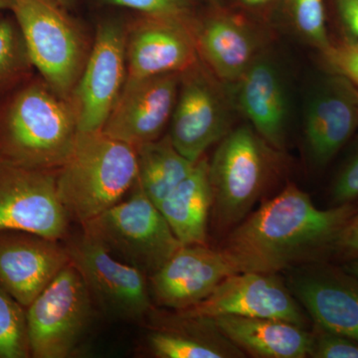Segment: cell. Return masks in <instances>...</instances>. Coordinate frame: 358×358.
<instances>
[{
    "mask_svg": "<svg viewBox=\"0 0 358 358\" xmlns=\"http://www.w3.org/2000/svg\"><path fill=\"white\" fill-rule=\"evenodd\" d=\"M333 2L345 35L358 39V0H333Z\"/></svg>",
    "mask_w": 358,
    "mask_h": 358,
    "instance_id": "33",
    "label": "cell"
},
{
    "mask_svg": "<svg viewBox=\"0 0 358 358\" xmlns=\"http://www.w3.org/2000/svg\"><path fill=\"white\" fill-rule=\"evenodd\" d=\"M240 273L221 249L207 245H183L150 275V296L157 305L178 310L203 301L223 280Z\"/></svg>",
    "mask_w": 358,
    "mask_h": 358,
    "instance_id": "15",
    "label": "cell"
},
{
    "mask_svg": "<svg viewBox=\"0 0 358 358\" xmlns=\"http://www.w3.org/2000/svg\"><path fill=\"white\" fill-rule=\"evenodd\" d=\"M28 357L27 308L0 287V358Z\"/></svg>",
    "mask_w": 358,
    "mask_h": 358,
    "instance_id": "26",
    "label": "cell"
},
{
    "mask_svg": "<svg viewBox=\"0 0 358 358\" xmlns=\"http://www.w3.org/2000/svg\"><path fill=\"white\" fill-rule=\"evenodd\" d=\"M33 67L59 95L70 98L84 69L75 26L51 0H14L13 8Z\"/></svg>",
    "mask_w": 358,
    "mask_h": 358,
    "instance_id": "7",
    "label": "cell"
},
{
    "mask_svg": "<svg viewBox=\"0 0 358 358\" xmlns=\"http://www.w3.org/2000/svg\"><path fill=\"white\" fill-rule=\"evenodd\" d=\"M136 150L101 131H79L72 152L56 171L61 203L81 224L119 203L138 180Z\"/></svg>",
    "mask_w": 358,
    "mask_h": 358,
    "instance_id": "3",
    "label": "cell"
},
{
    "mask_svg": "<svg viewBox=\"0 0 358 358\" xmlns=\"http://www.w3.org/2000/svg\"><path fill=\"white\" fill-rule=\"evenodd\" d=\"M127 78L183 73L197 64L194 26L188 21L145 16L126 32Z\"/></svg>",
    "mask_w": 358,
    "mask_h": 358,
    "instance_id": "17",
    "label": "cell"
},
{
    "mask_svg": "<svg viewBox=\"0 0 358 358\" xmlns=\"http://www.w3.org/2000/svg\"><path fill=\"white\" fill-rule=\"evenodd\" d=\"M331 197L336 205L350 203L358 199V136L352 155L336 176Z\"/></svg>",
    "mask_w": 358,
    "mask_h": 358,
    "instance_id": "31",
    "label": "cell"
},
{
    "mask_svg": "<svg viewBox=\"0 0 358 358\" xmlns=\"http://www.w3.org/2000/svg\"><path fill=\"white\" fill-rule=\"evenodd\" d=\"M358 131V89L341 75L327 72L308 96L303 134L313 164L324 166Z\"/></svg>",
    "mask_w": 358,
    "mask_h": 358,
    "instance_id": "14",
    "label": "cell"
},
{
    "mask_svg": "<svg viewBox=\"0 0 358 358\" xmlns=\"http://www.w3.org/2000/svg\"><path fill=\"white\" fill-rule=\"evenodd\" d=\"M14 0H0V13L13 8Z\"/></svg>",
    "mask_w": 358,
    "mask_h": 358,
    "instance_id": "36",
    "label": "cell"
},
{
    "mask_svg": "<svg viewBox=\"0 0 358 358\" xmlns=\"http://www.w3.org/2000/svg\"><path fill=\"white\" fill-rule=\"evenodd\" d=\"M69 263L65 245L57 240L0 231V287L26 308Z\"/></svg>",
    "mask_w": 358,
    "mask_h": 358,
    "instance_id": "18",
    "label": "cell"
},
{
    "mask_svg": "<svg viewBox=\"0 0 358 358\" xmlns=\"http://www.w3.org/2000/svg\"><path fill=\"white\" fill-rule=\"evenodd\" d=\"M136 187L128 200L119 202L82 226L85 233L120 260L150 275L183 245L138 181Z\"/></svg>",
    "mask_w": 358,
    "mask_h": 358,
    "instance_id": "5",
    "label": "cell"
},
{
    "mask_svg": "<svg viewBox=\"0 0 358 358\" xmlns=\"http://www.w3.org/2000/svg\"><path fill=\"white\" fill-rule=\"evenodd\" d=\"M194 34L199 57L222 83H236L261 54L258 35L229 14L211 16Z\"/></svg>",
    "mask_w": 358,
    "mask_h": 358,
    "instance_id": "20",
    "label": "cell"
},
{
    "mask_svg": "<svg viewBox=\"0 0 358 358\" xmlns=\"http://www.w3.org/2000/svg\"><path fill=\"white\" fill-rule=\"evenodd\" d=\"M136 150L138 162L136 181L157 207L189 176L196 164L176 150L169 136Z\"/></svg>",
    "mask_w": 358,
    "mask_h": 358,
    "instance_id": "24",
    "label": "cell"
},
{
    "mask_svg": "<svg viewBox=\"0 0 358 358\" xmlns=\"http://www.w3.org/2000/svg\"><path fill=\"white\" fill-rule=\"evenodd\" d=\"M94 306L109 319L140 322L152 308L147 275L120 260L84 231L65 244Z\"/></svg>",
    "mask_w": 358,
    "mask_h": 358,
    "instance_id": "8",
    "label": "cell"
},
{
    "mask_svg": "<svg viewBox=\"0 0 358 358\" xmlns=\"http://www.w3.org/2000/svg\"><path fill=\"white\" fill-rule=\"evenodd\" d=\"M274 273L240 272L229 275L206 299L178 310L183 317L214 319L220 315L285 320L301 327L307 317L281 277Z\"/></svg>",
    "mask_w": 358,
    "mask_h": 358,
    "instance_id": "11",
    "label": "cell"
},
{
    "mask_svg": "<svg viewBox=\"0 0 358 358\" xmlns=\"http://www.w3.org/2000/svg\"><path fill=\"white\" fill-rule=\"evenodd\" d=\"M230 131L231 101L215 76L199 64L181 73L169 134L176 150L197 162Z\"/></svg>",
    "mask_w": 358,
    "mask_h": 358,
    "instance_id": "10",
    "label": "cell"
},
{
    "mask_svg": "<svg viewBox=\"0 0 358 358\" xmlns=\"http://www.w3.org/2000/svg\"><path fill=\"white\" fill-rule=\"evenodd\" d=\"M320 53L327 72L345 77L358 89V39L345 35Z\"/></svg>",
    "mask_w": 358,
    "mask_h": 358,
    "instance_id": "28",
    "label": "cell"
},
{
    "mask_svg": "<svg viewBox=\"0 0 358 358\" xmlns=\"http://www.w3.org/2000/svg\"><path fill=\"white\" fill-rule=\"evenodd\" d=\"M94 308L83 278L70 262L27 308L31 357L72 355L91 326Z\"/></svg>",
    "mask_w": 358,
    "mask_h": 358,
    "instance_id": "6",
    "label": "cell"
},
{
    "mask_svg": "<svg viewBox=\"0 0 358 358\" xmlns=\"http://www.w3.org/2000/svg\"><path fill=\"white\" fill-rule=\"evenodd\" d=\"M343 268H345V271H348V273H350V274L358 278V259L357 260H352L346 263V265Z\"/></svg>",
    "mask_w": 358,
    "mask_h": 358,
    "instance_id": "35",
    "label": "cell"
},
{
    "mask_svg": "<svg viewBox=\"0 0 358 358\" xmlns=\"http://www.w3.org/2000/svg\"><path fill=\"white\" fill-rule=\"evenodd\" d=\"M178 327L155 331L148 346L159 358H233L245 353L226 338L215 322L204 317H183L176 313Z\"/></svg>",
    "mask_w": 358,
    "mask_h": 358,
    "instance_id": "23",
    "label": "cell"
},
{
    "mask_svg": "<svg viewBox=\"0 0 358 358\" xmlns=\"http://www.w3.org/2000/svg\"><path fill=\"white\" fill-rule=\"evenodd\" d=\"M240 1L245 6L256 8V7L267 6V4L274 1V0H240Z\"/></svg>",
    "mask_w": 358,
    "mask_h": 358,
    "instance_id": "34",
    "label": "cell"
},
{
    "mask_svg": "<svg viewBox=\"0 0 358 358\" xmlns=\"http://www.w3.org/2000/svg\"><path fill=\"white\" fill-rule=\"evenodd\" d=\"M288 8L294 29L306 41L320 52L331 44L324 0H288Z\"/></svg>",
    "mask_w": 358,
    "mask_h": 358,
    "instance_id": "27",
    "label": "cell"
},
{
    "mask_svg": "<svg viewBox=\"0 0 358 358\" xmlns=\"http://www.w3.org/2000/svg\"><path fill=\"white\" fill-rule=\"evenodd\" d=\"M288 287L315 324L358 343V278L317 262L291 268Z\"/></svg>",
    "mask_w": 358,
    "mask_h": 358,
    "instance_id": "16",
    "label": "cell"
},
{
    "mask_svg": "<svg viewBox=\"0 0 358 358\" xmlns=\"http://www.w3.org/2000/svg\"><path fill=\"white\" fill-rule=\"evenodd\" d=\"M110 6L140 11L145 16L192 22L193 0H103Z\"/></svg>",
    "mask_w": 358,
    "mask_h": 358,
    "instance_id": "29",
    "label": "cell"
},
{
    "mask_svg": "<svg viewBox=\"0 0 358 358\" xmlns=\"http://www.w3.org/2000/svg\"><path fill=\"white\" fill-rule=\"evenodd\" d=\"M212 208L209 162L202 157L194 169L159 205L171 230L182 245H206Z\"/></svg>",
    "mask_w": 358,
    "mask_h": 358,
    "instance_id": "22",
    "label": "cell"
},
{
    "mask_svg": "<svg viewBox=\"0 0 358 358\" xmlns=\"http://www.w3.org/2000/svg\"><path fill=\"white\" fill-rule=\"evenodd\" d=\"M33 68L15 18L0 20V95L31 76Z\"/></svg>",
    "mask_w": 358,
    "mask_h": 358,
    "instance_id": "25",
    "label": "cell"
},
{
    "mask_svg": "<svg viewBox=\"0 0 358 358\" xmlns=\"http://www.w3.org/2000/svg\"><path fill=\"white\" fill-rule=\"evenodd\" d=\"M221 333L246 355L258 358H306L313 334L285 320L220 315L211 319Z\"/></svg>",
    "mask_w": 358,
    "mask_h": 358,
    "instance_id": "21",
    "label": "cell"
},
{
    "mask_svg": "<svg viewBox=\"0 0 358 358\" xmlns=\"http://www.w3.org/2000/svg\"><path fill=\"white\" fill-rule=\"evenodd\" d=\"M313 343L310 357L358 358V343L350 338L327 331L317 324L312 331Z\"/></svg>",
    "mask_w": 358,
    "mask_h": 358,
    "instance_id": "30",
    "label": "cell"
},
{
    "mask_svg": "<svg viewBox=\"0 0 358 358\" xmlns=\"http://www.w3.org/2000/svg\"><path fill=\"white\" fill-rule=\"evenodd\" d=\"M180 80L181 73L127 78L103 133L134 148L159 140L171 122Z\"/></svg>",
    "mask_w": 358,
    "mask_h": 358,
    "instance_id": "13",
    "label": "cell"
},
{
    "mask_svg": "<svg viewBox=\"0 0 358 358\" xmlns=\"http://www.w3.org/2000/svg\"><path fill=\"white\" fill-rule=\"evenodd\" d=\"M331 253L338 258L350 261L358 259V204L357 210L341 231L334 241Z\"/></svg>",
    "mask_w": 358,
    "mask_h": 358,
    "instance_id": "32",
    "label": "cell"
},
{
    "mask_svg": "<svg viewBox=\"0 0 358 358\" xmlns=\"http://www.w3.org/2000/svg\"><path fill=\"white\" fill-rule=\"evenodd\" d=\"M127 80L126 32L114 21L99 26L74 90L79 131H101Z\"/></svg>",
    "mask_w": 358,
    "mask_h": 358,
    "instance_id": "12",
    "label": "cell"
},
{
    "mask_svg": "<svg viewBox=\"0 0 358 358\" xmlns=\"http://www.w3.org/2000/svg\"><path fill=\"white\" fill-rule=\"evenodd\" d=\"M69 223L58 197L56 171L0 160V231H26L61 241Z\"/></svg>",
    "mask_w": 358,
    "mask_h": 358,
    "instance_id": "9",
    "label": "cell"
},
{
    "mask_svg": "<svg viewBox=\"0 0 358 358\" xmlns=\"http://www.w3.org/2000/svg\"><path fill=\"white\" fill-rule=\"evenodd\" d=\"M79 133L74 101L40 78L28 77L0 95V160L57 171Z\"/></svg>",
    "mask_w": 358,
    "mask_h": 358,
    "instance_id": "2",
    "label": "cell"
},
{
    "mask_svg": "<svg viewBox=\"0 0 358 358\" xmlns=\"http://www.w3.org/2000/svg\"><path fill=\"white\" fill-rule=\"evenodd\" d=\"M280 150L251 124H242L219 141L209 162L214 228L226 236L251 213L279 171Z\"/></svg>",
    "mask_w": 358,
    "mask_h": 358,
    "instance_id": "4",
    "label": "cell"
},
{
    "mask_svg": "<svg viewBox=\"0 0 358 358\" xmlns=\"http://www.w3.org/2000/svg\"><path fill=\"white\" fill-rule=\"evenodd\" d=\"M357 203L322 210L289 185L224 236L220 248L240 272L274 273L320 262L357 210Z\"/></svg>",
    "mask_w": 358,
    "mask_h": 358,
    "instance_id": "1",
    "label": "cell"
},
{
    "mask_svg": "<svg viewBox=\"0 0 358 358\" xmlns=\"http://www.w3.org/2000/svg\"><path fill=\"white\" fill-rule=\"evenodd\" d=\"M233 87V105L271 147L282 150L289 106L286 83L277 63L261 53Z\"/></svg>",
    "mask_w": 358,
    "mask_h": 358,
    "instance_id": "19",
    "label": "cell"
}]
</instances>
